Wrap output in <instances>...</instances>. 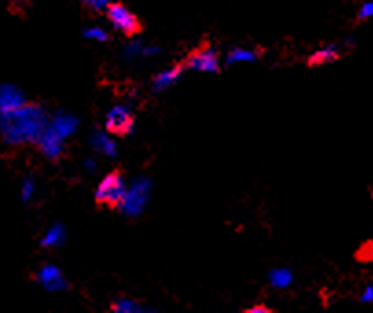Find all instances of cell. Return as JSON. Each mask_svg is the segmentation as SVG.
I'll return each instance as SVG.
<instances>
[{
  "mask_svg": "<svg viewBox=\"0 0 373 313\" xmlns=\"http://www.w3.org/2000/svg\"><path fill=\"white\" fill-rule=\"evenodd\" d=\"M44 129H46L44 113L37 105H28V107L21 105L19 109L2 113V133L13 144L39 141Z\"/></svg>",
  "mask_w": 373,
  "mask_h": 313,
  "instance_id": "obj_1",
  "label": "cell"
},
{
  "mask_svg": "<svg viewBox=\"0 0 373 313\" xmlns=\"http://www.w3.org/2000/svg\"><path fill=\"white\" fill-rule=\"evenodd\" d=\"M125 192L127 190H125V179H123V175L120 172H112L98 186L96 201L102 206L116 208V206L122 205Z\"/></svg>",
  "mask_w": 373,
  "mask_h": 313,
  "instance_id": "obj_2",
  "label": "cell"
},
{
  "mask_svg": "<svg viewBox=\"0 0 373 313\" xmlns=\"http://www.w3.org/2000/svg\"><path fill=\"white\" fill-rule=\"evenodd\" d=\"M107 17H109L112 26L125 35H136L142 30V24L133 11H129L125 6L118 4V2L107 6Z\"/></svg>",
  "mask_w": 373,
  "mask_h": 313,
  "instance_id": "obj_3",
  "label": "cell"
},
{
  "mask_svg": "<svg viewBox=\"0 0 373 313\" xmlns=\"http://www.w3.org/2000/svg\"><path fill=\"white\" fill-rule=\"evenodd\" d=\"M107 131L112 135H127L133 131L134 125V114L129 107L118 105V107L111 109L107 114L105 120Z\"/></svg>",
  "mask_w": 373,
  "mask_h": 313,
  "instance_id": "obj_4",
  "label": "cell"
},
{
  "mask_svg": "<svg viewBox=\"0 0 373 313\" xmlns=\"http://www.w3.org/2000/svg\"><path fill=\"white\" fill-rule=\"evenodd\" d=\"M184 66L193 69V71H204V72H217L219 71V60L215 50L212 46H201L195 52L186 57Z\"/></svg>",
  "mask_w": 373,
  "mask_h": 313,
  "instance_id": "obj_5",
  "label": "cell"
},
{
  "mask_svg": "<svg viewBox=\"0 0 373 313\" xmlns=\"http://www.w3.org/2000/svg\"><path fill=\"white\" fill-rule=\"evenodd\" d=\"M147 192H149V183L147 181H138V183L134 184L133 188L125 192V197H123L122 205L123 211L134 216V214H138V212L144 211V203L147 199Z\"/></svg>",
  "mask_w": 373,
  "mask_h": 313,
  "instance_id": "obj_6",
  "label": "cell"
},
{
  "mask_svg": "<svg viewBox=\"0 0 373 313\" xmlns=\"http://www.w3.org/2000/svg\"><path fill=\"white\" fill-rule=\"evenodd\" d=\"M39 144H41L44 155L50 156V159H57L61 155V150H63V136L59 135L57 131H53L50 125H46L43 135L39 136Z\"/></svg>",
  "mask_w": 373,
  "mask_h": 313,
  "instance_id": "obj_7",
  "label": "cell"
},
{
  "mask_svg": "<svg viewBox=\"0 0 373 313\" xmlns=\"http://www.w3.org/2000/svg\"><path fill=\"white\" fill-rule=\"evenodd\" d=\"M37 278L46 289H50V292H59V289H64V287H66L64 276L61 275V271H59L57 267H53V265L43 267V269L39 271Z\"/></svg>",
  "mask_w": 373,
  "mask_h": 313,
  "instance_id": "obj_8",
  "label": "cell"
},
{
  "mask_svg": "<svg viewBox=\"0 0 373 313\" xmlns=\"http://www.w3.org/2000/svg\"><path fill=\"white\" fill-rule=\"evenodd\" d=\"M22 105V96L10 87H0V111H13Z\"/></svg>",
  "mask_w": 373,
  "mask_h": 313,
  "instance_id": "obj_9",
  "label": "cell"
},
{
  "mask_svg": "<svg viewBox=\"0 0 373 313\" xmlns=\"http://www.w3.org/2000/svg\"><path fill=\"white\" fill-rule=\"evenodd\" d=\"M182 69H184L182 65H175L171 66V69H167V71L160 72L158 76L155 78V91H164V89L173 85V83L181 78Z\"/></svg>",
  "mask_w": 373,
  "mask_h": 313,
  "instance_id": "obj_10",
  "label": "cell"
},
{
  "mask_svg": "<svg viewBox=\"0 0 373 313\" xmlns=\"http://www.w3.org/2000/svg\"><path fill=\"white\" fill-rule=\"evenodd\" d=\"M340 57V52L336 50V46H325V48L318 50L315 54L309 57V65L316 66V65H324V63H331Z\"/></svg>",
  "mask_w": 373,
  "mask_h": 313,
  "instance_id": "obj_11",
  "label": "cell"
},
{
  "mask_svg": "<svg viewBox=\"0 0 373 313\" xmlns=\"http://www.w3.org/2000/svg\"><path fill=\"white\" fill-rule=\"evenodd\" d=\"M50 127H52L53 131H57L59 135H61L64 138V136H69L70 133L74 131L75 122L72 118H70V116H64V114H59L57 118L53 120V124L50 125Z\"/></svg>",
  "mask_w": 373,
  "mask_h": 313,
  "instance_id": "obj_12",
  "label": "cell"
},
{
  "mask_svg": "<svg viewBox=\"0 0 373 313\" xmlns=\"http://www.w3.org/2000/svg\"><path fill=\"white\" fill-rule=\"evenodd\" d=\"M92 141H94V146H96L100 152L107 153V155H114V150H116V147H114V142H112L109 136L102 135V133H96Z\"/></svg>",
  "mask_w": 373,
  "mask_h": 313,
  "instance_id": "obj_13",
  "label": "cell"
},
{
  "mask_svg": "<svg viewBox=\"0 0 373 313\" xmlns=\"http://www.w3.org/2000/svg\"><path fill=\"white\" fill-rule=\"evenodd\" d=\"M291 280H293V275H291L287 269H276L271 275L272 286L276 287H287L289 284H291Z\"/></svg>",
  "mask_w": 373,
  "mask_h": 313,
  "instance_id": "obj_14",
  "label": "cell"
},
{
  "mask_svg": "<svg viewBox=\"0 0 373 313\" xmlns=\"http://www.w3.org/2000/svg\"><path fill=\"white\" fill-rule=\"evenodd\" d=\"M63 234H64V231H63V227H52L48 231V234H46V236H44V240H43V245L44 247H52V245H57V243H61V240H63Z\"/></svg>",
  "mask_w": 373,
  "mask_h": 313,
  "instance_id": "obj_15",
  "label": "cell"
},
{
  "mask_svg": "<svg viewBox=\"0 0 373 313\" xmlns=\"http://www.w3.org/2000/svg\"><path fill=\"white\" fill-rule=\"evenodd\" d=\"M112 310L118 313H136V312H142V306H138L136 303H133V301H127V298H123V301H120V303H116L114 306H112Z\"/></svg>",
  "mask_w": 373,
  "mask_h": 313,
  "instance_id": "obj_16",
  "label": "cell"
},
{
  "mask_svg": "<svg viewBox=\"0 0 373 313\" xmlns=\"http://www.w3.org/2000/svg\"><path fill=\"white\" fill-rule=\"evenodd\" d=\"M256 57H257V54H254V52H251V50L237 48L228 55V63L232 65V63H237V61H252V60H256Z\"/></svg>",
  "mask_w": 373,
  "mask_h": 313,
  "instance_id": "obj_17",
  "label": "cell"
},
{
  "mask_svg": "<svg viewBox=\"0 0 373 313\" xmlns=\"http://www.w3.org/2000/svg\"><path fill=\"white\" fill-rule=\"evenodd\" d=\"M81 2H83L87 8H91V10H94V11L107 10V6L111 4L109 0H81Z\"/></svg>",
  "mask_w": 373,
  "mask_h": 313,
  "instance_id": "obj_18",
  "label": "cell"
},
{
  "mask_svg": "<svg viewBox=\"0 0 373 313\" xmlns=\"http://www.w3.org/2000/svg\"><path fill=\"white\" fill-rule=\"evenodd\" d=\"M357 258L364 260V262H370V260H373V242H368L363 249H361V251H358Z\"/></svg>",
  "mask_w": 373,
  "mask_h": 313,
  "instance_id": "obj_19",
  "label": "cell"
},
{
  "mask_svg": "<svg viewBox=\"0 0 373 313\" xmlns=\"http://www.w3.org/2000/svg\"><path fill=\"white\" fill-rule=\"evenodd\" d=\"M85 37L96 39V41H105L107 33L103 32L102 28H89V30H85Z\"/></svg>",
  "mask_w": 373,
  "mask_h": 313,
  "instance_id": "obj_20",
  "label": "cell"
},
{
  "mask_svg": "<svg viewBox=\"0 0 373 313\" xmlns=\"http://www.w3.org/2000/svg\"><path fill=\"white\" fill-rule=\"evenodd\" d=\"M373 15V0H370V2H366V4L363 6V10H361V19H368V17Z\"/></svg>",
  "mask_w": 373,
  "mask_h": 313,
  "instance_id": "obj_21",
  "label": "cell"
},
{
  "mask_svg": "<svg viewBox=\"0 0 373 313\" xmlns=\"http://www.w3.org/2000/svg\"><path fill=\"white\" fill-rule=\"evenodd\" d=\"M246 312H248V313H254V312L266 313V312H269V308H265V306H252V308H248Z\"/></svg>",
  "mask_w": 373,
  "mask_h": 313,
  "instance_id": "obj_22",
  "label": "cell"
},
{
  "mask_svg": "<svg viewBox=\"0 0 373 313\" xmlns=\"http://www.w3.org/2000/svg\"><path fill=\"white\" fill-rule=\"evenodd\" d=\"M30 194H32V183H30V181H28L26 183V186H24V197H30Z\"/></svg>",
  "mask_w": 373,
  "mask_h": 313,
  "instance_id": "obj_23",
  "label": "cell"
}]
</instances>
